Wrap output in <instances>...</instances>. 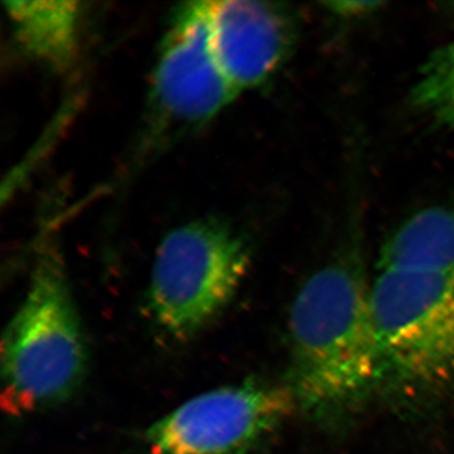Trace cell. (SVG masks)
I'll use <instances>...</instances> for the list:
<instances>
[{"instance_id":"3957f363","label":"cell","mask_w":454,"mask_h":454,"mask_svg":"<svg viewBox=\"0 0 454 454\" xmlns=\"http://www.w3.org/2000/svg\"><path fill=\"white\" fill-rule=\"evenodd\" d=\"M372 304L385 378L454 393V276L380 270Z\"/></svg>"},{"instance_id":"9c48e42d","label":"cell","mask_w":454,"mask_h":454,"mask_svg":"<svg viewBox=\"0 0 454 454\" xmlns=\"http://www.w3.org/2000/svg\"><path fill=\"white\" fill-rule=\"evenodd\" d=\"M379 268L454 276V210L426 208L406 220L382 247Z\"/></svg>"},{"instance_id":"277c9868","label":"cell","mask_w":454,"mask_h":454,"mask_svg":"<svg viewBox=\"0 0 454 454\" xmlns=\"http://www.w3.org/2000/svg\"><path fill=\"white\" fill-rule=\"evenodd\" d=\"M250 265L243 239L229 226L199 220L176 227L155 252L149 309L158 325L187 340L229 306Z\"/></svg>"},{"instance_id":"52a82bcc","label":"cell","mask_w":454,"mask_h":454,"mask_svg":"<svg viewBox=\"0 0 454 454\" xmlns=\"http://www.w3.org/2000/svg\"><path fill=\"white\" fill-rule=\"evenodd\" d=\"M210 33L217 64L236 95L269 79L291 44L283 12L252 0H211Z\"/></svg>"},{"instance_id":"ba28073f","label":"cell","mask_w":454,"mask_h":454,"mask_svg":"<svg viewBox=\"0 0 454 454\" xmlns=\"http://www.w3.org/2000/svg\"><path fill=\"white\" fill-rule=\"evenodd\" d=\"M18 43L57 70L76 59L82 9L76 2H4Z\"/></svg>"},{"instance_id":"30bf717a","label":"cell","mask_w":454,"mask_h":454,"mask_svg":"<svg viewBox=\"0 0 454 454\" xmlns=\"http://www.w3.org/2000/svg\"><path fill=\"white\" fill-rule=\"evenodd\" d=\"M411 101L433 121L454 129V42L434 51L424 62Z\"/></svg>"},{"instance_id":"7a4b0ae2","label":"cell","mask_w":454,"mask_h":454,"mask_svg":"<svg viewBox=\"0 0 454 454\" xmlns=\"http://www.w3.org/2000/svg\"><path fill=\"white\" fill-rule=\"evenodd\" d=\"M4 396L11 411L62 402L85 373L86 345L59 254H37L28 288L3 339Z\"/></svg>"},{"instance_id":"6da1fadb","label":"cell","mask_w":454,"mask_h":454,"mask_svg":"<svg viewBox=\"0 0 454 454\" xmlns=\"http://www.w3.org/2000/svg\"><path fill=\"white\" fill-rule=\"evenodd\" d=\"M291 389L310 413L342 411L385 378L367 286L354 265L319 269L298 292L289 316Z\"/></svg>"},{"instance_id":"8fae6325","label":"cell","mask_w":454,"mask_h":454,"mask_svg":"<svg viewBox=\"0 0 454 454\" xmlns=\"http://www.w3.org/2000/svg\"><path fill=\"white\" fill-rule=\"evenodd\" d=\"M327 5L333 9L334 13L340 14V16H357L365 12H372V9L381 4L375 2H334Z\"/></svg>"},{"instance_id":"8992f818","label":"cell","mask_w":454,"mask_h":454,"mask_svg":"<svg viewBox=\"0 0 454 454\" xmlns=\"http://www.w3.org/2000/svg\"><path fill=\"white\" fill-rule=\"evenodd\" d=\"M210 5L201 0L175 11L155 66V106L179 124L211 121L238 97L212 50Z\"/></svg>"},{"instance_id":"5b68a950","label":"cell","mask_w":454,"mask_h":454,"mask_svg":"<svg viewBox=\"0 0 454 454\" xmlns=\"http://www.w3.org/2000/svg\"><path fill=\"white\" fill-rule=\"evenodd\" d=\"M297 408L289 387L244 382L187 400L145 432L151 454H243Z\"/></svg>"}]
</instances>
